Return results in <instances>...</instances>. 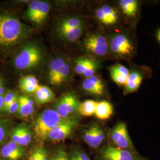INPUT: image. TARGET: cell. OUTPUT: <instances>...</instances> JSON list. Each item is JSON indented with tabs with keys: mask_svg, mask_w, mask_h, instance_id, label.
<instances>
[{
	"mask_svg": "<svg viewBox=\"0 0 160 160\" xmlns=\"http://www.w3.org/2000/svg\"><path fill=\"white\" fill-rule=\"evenodd\" d=\"M157 38H158V40H159V42H160V31L158 32V35H157Z\"/></svg>",
	"mask_w": 160,
	"mask_h": 160,
	"instance_id": "b9f144b4",
	"label": "cell"
},
{
	"mask_svg": "<svg viewBox=\"0 0 160 160\" xmlns=\"http://www.w3.org/2000/svg\"><path fill=\"white\" fill-rule=\"evenodd\" d=\"M19 108L18 112L22 118H28L34 112V102L26 96H21L18 97Z\"/></svg>",
	"mask_w": 160,
	"mask_h": 160,
	"instance_id": "e0dca14e",
	"label": "cell"
},
{
	"mask_svg": "<svg viewBox=\"0 0 160 160\" xmlns=\"http://www.w3.org/2000/svg\"><path fill=\"white\" fill-rule=\"evenodd\" d=\"M39 147V160H49L46 150L42 147Z\"/></svg>",
	"mask_w": 160,
	"mask_h": 160,
	"instance_id": "f35d334b",
	"label": "cell"
},
{
	"mask_svg": "<svg viewBox=\"0 0 160 160\" xmlns=\"http://www.w3.org/2000/svg\"><path fill=\"white\" fill-rule=\"evenodd\" d=\"M1 156L7 160H20V158L15 154L10 149L5 145L0 151Z\"/></svg>",
	"mask_w": 160,
	"mask_h": 160,
	"instance_id": "f1b7e54d",
	"label": "cell"
},
{
	"mask_svg": "<svg viewBox=\"0 0 160 160\" xmlns=\"http://www.w3.org/2000/svg\"><path fill=\"white\" fill-rule=\"evenodd\" d=\"M18 108H19V103H18V98L14 102H12L10 104H9L2 111L6 112L10 114H14L18 112Z\"/></svg>",
	"mask_w": 160,
	"mask_h": 160,
	"instance_id": "836d02e7",
	"label": "cell"
},
{
	"mask_svg": "<svg viewBox=\"0 0 160 160\" xmlns=\"http://www.w3.org/2000/svg\"><path fill=\"white\" fill-rule=\"evenodd\" d=\"M83 28L74 29H57L59 36L63 39L71 42H74L78 40L82 33Z\"/></svg>",
	"mask_w": 160,
	"mask_h": 160,
	"instance_id": "ffe728a7",
	"label": "cell"
},
{
	"mask_svg": "<svg viewBox=\"0 0 160 160\" xmlns=\"http://www.w3.org/2000/svg\"><path fill=\"white\" fill-rule=\"evenodd\" d=\"M142 80V75L138 71L135 70L130 72L124 86V94L126 95L137 92L141 86Z\"/></svg>",
	"mask_w": 160,
	"mask_h": 160,
	"instance_id": "5bb4252c",
	"label": "cell"
},
{
	"mask_svg": "<svg viewBox=\"0 0 160 160\" xmlns=\"http://www.w3.org/2000/svg\"><path fill=\"white\" fill-rule=\"evenodd\" d=\"M70 73V67L63 59H53L49 65L48 77L50 84L59 86L67 80Z\"/></svg>",
	"mask_w": 160,
	"mask_h": 160,
	"instance_id": "277c9868",
	"label": "cell"
},
{
	"mask_svg": "<svg viewBox=\"0 0 160 160\" xmlns=\"http://www.w3.org/2000/svg\"><path fill=\"white\" fill-rule=\"evenodd\" d=\"M18 97L17 94L14 92H7L5 96H4V105L2 109V111L7 108L9 104L14 102L15 100L18 98Z\"/></svg>",
	"mask_w": 160,
	"mask_h": 160,
	"instance_id": "1f68e13d",
	"label": "cell"
},
{
	"mask_svg": "<svg viewBox=\"0 0 160 160\" xmlns=\"http://www.w3.org/2000/svg\"><path fill=\"white\" fill-rule=\"evenodd\" d=\"M109 137L115 147L128 150L133 149V145L125 123L123 122H118L110 130Z\"/></svg>",
	"mask_w": 160,
	"mask_h": 160,
	"instance_id": "5b68a950",
	"label": "cell"
},
{
	"mask_svg": "<svg viewBox=\"0 0 160 160\" xmlns=\"http://www.w3.org/2000/svg\"><path fill=\"white\" fill-rule=\"evenodd\" d=\"M97 102L92 100H87L80 103L78 111L80 114L86 117H89L94 114Z\"/></svg>",
	"mask_w": 160,
	"mask_h": 160,
	"instance_id": "7402d4cb",
	"label": "cell"
},
{
	"mask_svg": "<svg viewBox=\"0 0 160 160\" xmlns=\"http://www.w3.org/2000/svg\"><path fill=\"white\" fill-rule=\"evenodd\" d=\"M51 160H55V159L52 157L51 159Z\"/></svg>",
	"mask_w": 160,
	"mask_h": 160,
	"instance_id": "7bdbcfd3",
	"label": "cell"
},
{
	"mask_svg": "<svg viewBox=\"0 0 160 160\" xmlns=\"http://www.w3.org/2000/svg\"><path fill=\"white\" fill-rule=\"evenodd\" d=\"M4 89H5V87H4V81L3 79L0 77V96H3V94L4 92Z\"/></svg>",
	"mask_w": 160,
	"mask_h": 160,
	"instance_id": "ab89813d",
	"label": "cell"
},
{
	"mask_svg": "<svg viewBox=\"0 0 160 160\" xmlns=\"http://www.w3.org/2000/svg\"><path fill=\"white\" fill-rule=\"evenodd\" d=\"M29 29L17 17L8 14H0V46L11 48L26 39Z\"/></svg>",
	"mask_w": 160,
	"mask_h": 160,
	"instance_id": "6da1fadb",
	"label": "cell"
},
{
	"mask_svg": "<svg viewBox=\"0 0 160 160\" xmlns=\"http://www.w3.org/2000/svg\"><path fill=\"white\" fill-rule=\"evenodd\" d=\"M66 119L61 118L55 110H43L34 120L33 129L35 137L40 142L47 140L52 129Z\"/></svg>",
	"mask_w": 160,
	"mask_h": 160,
	"instance_id": "7a4b0ae2",
	"label": "cell"
},
{
	"mask_svg": "<svg viewBox=\"0 0 160 160\" xmlns=\"http://www.w3.org/2000/svg\"><path fill=\"white\" fill-rule=\"evenodd\" d=\"M82 87L86 92L93 95L100 96L103 94L104 92V89L96 86L90 78H86L83 81Z\"/></svg>",
	"mask_w": 160,
	"mask_h": 160,
	"instance_id": "cb8c5ba5",
	"label": "cell"
},
{
	"mask_svg": "<svg viewBox=\"0 0 160 160\" xmlns=\"http://www.w3.org/2000/svg\"><path fill=\"white\" fill-rule=\"evenodd\" d=\"M122 12L128 17H135L139 8V2L136 0H120L119 2Z\"/></svg>",
	"mask_w": 160,
	"mask_h": 160,
	"instance_id": "d6986e66",
	"label": "cell"
},
{
	"mask_svg": "<svg viewBox=\"0 0 160 160\" xmlns=\"http://www.w3.org/2000/svg\"><path fill=\"white\" fill-rule=\"evenodd\" d=\"M69 157L70 160H91L89 156L86 152L80 150H75L73 151Z\"/></svg>",
	"mask_w": 160,
	"mask_h": 160,
	"instance_id": "4dcf8cb0",
	"label": "cell"
},
{
	"mask_svg": "<svg viewBox=\"0 0 160 160\" xmlns=\"http://www.w3.org/2000/svg\"><path fill=\"white\" fill-rule=\"evenodd\" d=\"M90 79L92 80V81L96 86L104 90V86L103 81H102V79H101L99 77H98L97 75H94V76H92L91 78H90Z\"/></svg>",
	"mask_w": 160,
	"mask_h": 160,
	"instance_id": "74e56055",
	"label": "cell"
},
{
	"mask_svg": "<svg viewBox=\"0 0 160 160\" xmlns=\"http://www.w3.org/2000/svg\"><path fill=\"white\" fill-rule=\"evenodd\" d=\"M113 113V107L111 103L105 100L97 102L94 113L97 118L100 120H106L109 119Z\"/></svg>",
	"mask_w": 160,
	"mask_h": 160,
	"instance_id": "ac0fdd59",
	"label": "cell"
},
{
	"mask_svg": "<svg viewBox=\"0 0 160 160\" xmlns=\"http://www.w3.org/2000/svg\"><path fill=\"white\" fill-rule=\"evenodd\" d=\"M4 105V96H0V110H1Z\"/></svg>",
	"mask_w": 160,
	"mask_h": 160,
	"instance_id": "60d3db41",
	"label": "cell"
},
{
	"mask_svg": "<svg viewBox=\"0 0 160 160\" xmlns=\"http://www.w3.org/2000/svg\"><path fill=\"white\" fill-rule=\"evenodd\" d=\"M43 55L39 47L34 43L23 46L14 58V64L19 70H28L37 67L42 61Z\"/></svg>",
	"mask_w": 160,
	"mask_h": 160,
	"instance_id": "3957f363",
	"label": "cell"
},
{
	"mask_svg": "<svg viewBox=\"0 0 160 160\" xmlns=\"http://www.w3.org/2000/svg\"><path fill=\"white\" fill-rule=\"evenodd\" d=\"M52 157L55 160H70V157L63 149H58Z\"/></svg>",
	"mask_w": 160,
	"mask_h": 160,
	"instance_id": "e575fe53",
	"label": "cell"
},
{
	"mask_svg": "<svg viewBox=\"0 0 160 160\" xmlns=\"http://www.w3.org/2000/svg\"><path fill=\"white\" fill-rule=\"evenodd\" d=\"M6 146L8 147L12 150V151L17 155V157L21 160L23 158L25 155V150L22 146L18 145L17 143H14L12 141L8 142L6 144Z\"/></svg>",
	"mask_w": 160,
	"mask_h": 160,
	"instance_id": "83f0119b",
	"label": "cell"
},
{
	"mask_svg": "<svg viewBox=\"0 0 160 160\" xmlns=\"http://www.w3.org/2000/svg\"><path fill=\"white\" fill-rule=\"evenodd\" d=\"M42 2V1H39V0H34L30 2L28 8L26 10V16L30 22H32L33 19L36 15L37 12L40 8Z\"/></svg>",
	"mask_w": 160,
	"mask_h": 160,
	"instance_id": "d4e9b609",
	"label": "cell"
},
{
	"mask_svg": "<svg viewBox=\"0 0 160 160\" xmlns=\"http://www.w3.org/2000/svg\"><path fill=\"white\" fill-rule=\"evenodd\" d=\"M51 7L48 2L42 1L40 8L32 20V23L37 25H40L44 23L48 18Z\"/></svg>",
	"mask_w": 160,
	"mask_h": 160,
	"instance_id": "44dd1931",
	"label": "cell"
},
{
	"mask_svg": "<svg viewBox=\"0 0 160 160\" xmlns=\"http://www.w3.org/2000/svg\"><path fill=\"white\" fill-rule=\"evenodd\" d=\"M109 18L112 25L117 23L118 20V14L117 12L114 10L113 7L109 5H104L101 7Z\"/></svg>",
	"mask_w": 160,
	"mask_h": 160,
	"instance_id": "4316f807",
	"label": "cell"
},
{
	"mask_svg": "<svg viewBox=\"0 0 160 160\" xmlns=\"http://www.w3.org/2000/svg\"><path fill=\"white\" fill-rule=\"evenodd\" d=\"M77 125V121L75 119L71 118L67 119L52 129L47 139L54 142L63 141L71 135Z\"/></svg>",
	"mask_w": 160,
	"mask_h": 160,
	"instance_id": "9c48e42d",
	"label": "cell"
},
{
	"mask_svg": "<svg viewBox=\"0 0 160 160\" xmlns=\"http://www.w3.org/2000/svg\"><path fill=\"white\" fill-rule=\"evenodd\" d=\"M79 103L72 93H68L61 97L55 105V111L63 119H68L70 115L78 110Z\"/></svg>",
	"mask_w": 160,
	"mask_h": 160,
	"instance_id": "ba28073f",
	"label": "cell"
},
{
	"mask_svg": "<svg viewBox=\"0 0 160 160\" xmlns=\"http://www.w3.org/2000/svg\"><path fill=\"white\" fill-rule=\"evenodd\" d=\"M39 147L34 148L29 154L28 160H39Z\"/></svg>",
	"mask_w": 160,
	"mask_h": 160,
	"instance_id": "8d00e7d4",
	"label": "cell"
},
{
	"mask_svg": "<svg viewBox=\"0 0 160 160\" xmlns=\"http://www.w3.org/2000/svg\"><path fill=\"white\" fill-rule=\"evenodd\" d=\"M102 160H139L137 155L132 151L108 146L101 151Z\"/></svg>",
	"mask_w": 160,
	"mask_h": 160,
	"instance_id": "30bf717a",
	"label": "cell"
},
{
	"mask_svg": "<svg viewBox=\"0 0 160 160\" xmlns=\"http://www.w3.org/2000/svg\"><path fill=\"white\" fill-rule=\"evenodd\" d=\"M96 17L98 19V20L99 22H100L103 24L106 25V26L112 25L109 18H108L107 16L104 13V12H103V10L101 7L96 10Z\"/></svg>",
	"mask_w": 160,
	"mask_h": 160,
	"instance_id": "f546056e",
	"label": "cell"
},
{
	"mask_svg": "<svg viewBox=\"0 0 160 160\" xmlns=\"http://www.w3.org/2000/svg\"><path fill=\"white\" fill-rule=\"evenodd\" d=\"M110 72L112 79L115 83L120 86H125L130 74L128 69L120 64L112 66L110 69Z\"/></svg>",
	"mask_w": 160,
	"mask_h": 160,
	"instance_id": "4fadbf2b",
	"label": "cell"
},
{
	"mask_svg": "<svg viewBox=\"0 0 160 160\" xmlns=\"http://www.w3.org/2000/svg\"><path fill=\"white\" fill-rule=\"evenodd\" d=\"M83 138L85 142L89 147L96 148L103 143L105 138V134L100 126L93 125L84 132Z\"/></svg>",
	"mask_w": 160,
	"mask_h": 160,
	"instance_id": "8fae6325",
	"label": "cell"
},
{
	"mask_svg": "<svg viewBox=\"0 0 160 160\" xmlns=\"http://www.w3.org/2000/svg\"><path fill=\"white\" fill-rule=\"evenodd\" d=\"M82 22L78 18H66L59 21L57 29H74L82 27Z\"/></svg>",
	"mask_w": 160,
	"mask_h": 160,
	"instance_id": "603a6c76",
	"label": "cell"
},
{
	"mask_svg": "<svg viewBox=\"0 0 160 160\" xmlns=\"http://www.w3.org/2000/svg\"><path fill=\"white\" fill-rule=\"evenodd\" d=\"M93 60L89 58H81L76 61V65L75 67V72L78 74H83L85 70L92 63Z\"/></svg>",
	"mask_w": 160,
	"mask_h": 160,
	"instance_id": "484cf974",
	"label": "cell"
},
{
	"mask_svg": "<svg viewBox=\"0 0 160 160\" xmlns=\"http://www.w3.org/2000/svg\"><path fill=\"white\" fill-rule=\"evenodd\" d=\"M109 47L114 55L122 58L130 57L133 51L131 40L123 34L114 35L110 40Z\"/></svg>",
	"mask_w": 160,
	"mask_h": 160,
	"instance_id": "8992f818",
	"label": "cell"
},
{
	"mask_svg": "<svg viewBox=\"0 0 160 160\" xmlns=\"http://www.w3.org/2000/svg\"><path fill=\"white\" fill-rule=\"evenodd\" d=\"M8 130L5 125L0 122V143H2L7 137Z\"/></svg>",
	"mask_w": 160,
	"mask_h": 160,
	"instance_id": "d590c367",
	"label": "cell"
},
{
	"mask_svg": "<svg viewBox=\"0 0 160 160\" xmlns=\"http://www.w3.org/2000/svg\"><path fill=\"white\" fill-rule=\"evenodd\" d=\"M97 69V63L94 60L90 64V65L87 67L84 72L83 75L85 76L86 78H90L94 75V74Z\"/></svg>",
	"mask_w": 160,
	"mask_h": 160,
	"instance_id": "d6a6232c",
	"label": "cell"
},
{
	"mask_svg": "<svg viewBox=\"0 0 160 160\" xmlns=\"http://www.w3.org/2000/svg\"><path fill=\"white\" fill-rule=\"evenodd\" d=\"M86 50L97 56H104L109 51V45L103 34L92 33L88 35L84 40Z\"/></svg>",
	"mask_w": 160,
	"mask_h": 160,
	"instance_id": "52a82bcc",
	"label": "cell"
},
{
	"mask_svg": "<svg viewBox=\"0 0 160 160\" xmlns=\"http://www.w3.org/2000/svg\"><path fill=\"white\" fill-rule=\"evenodd\" d=\"M32 133L29 128L24 125H20L16 127L11 134L12 142L22 147L29 145L32 141Z\"/></svg>",
	"mask_w": 160,
	"mask_h": 160,
	"instance_id": "7c38bea8",
	"label": "cell"
},
{
	"mask_svg": "<svg viewBox=\"0 0 160 160\" xmlns=\"http://www.w3.org/2000/svg\"><path fill=\"white\" fill-rule=\"evenodd\" d=\"M34 98L36 103L39 105L45 104L52 102L55 98V94L51 89L46 86H39L34 93Z\"/></svg>",
	"mask_w": 160,
	"mask_h": 160,
	"instance_id": "2e32d148",
	"label": "cell"
},
{
	"mask_svg": "<svg viewBox=\"0 0 160 160\" xmlns=\"http://www.w3.org/2000/svg\"><path fill=\"white\" fill-rule=\"evenodd\" d=\"M40 86L37 78L34 75H25L19 81L21 90L26 94H34Z\"/></svg>",
	"mask_w": 160,
	"mask_h": 160,
	"instance_id": "9a60e30c",
	"label": "cell"
}]
</instances>
